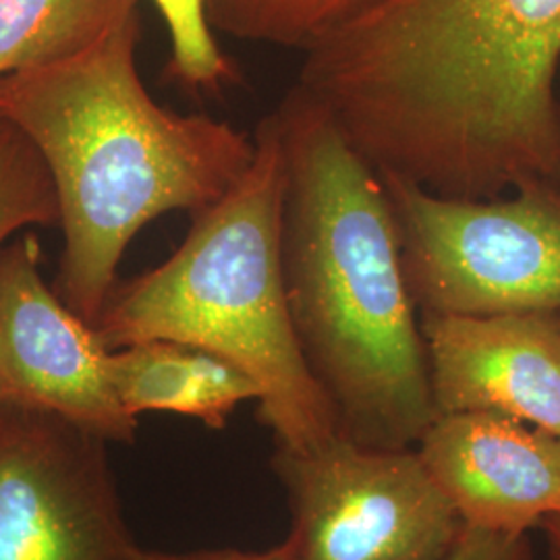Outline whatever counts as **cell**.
Segmentation results:
<instances>
[{"mask_svg": "<svg viewBox=\"0 0 560 560\" xmlns=\"http://www.w3.org/2000/svg\"><path fill=\"white\" fill-rule=\"evenodd\" d=\"M418 453L467 525L527 534L560 513V436L499 413L439 416Z\"/></svg>", "mask_w": 560, "mask_h": 560, "instance_id": "obj_10", "label": "cell"}, {"mask_svg": "<svg viewBox=\"0 0 560 560\" xmlns=\"http://www.w3.org/2000/svg\"><path fill=\"white\" fill-rule=\"evenodd\" d=\"M439 416L499 413L560 436V314H420Z\"/></svg>", "mask_w": 560, "mask_h": 560, "instance_id": "obj_9", "label": "cell"}, {"mask_svg": "<svg viewBox=\"0 0 560 560\" xmlns=\"http://www.w3.org/2000/svg\"><path fill=\"white\" fill-rule=\"evenodd\" d=\"M50 168L36 143L0 115V249L25 226H59Z\"/></svg>", "mask_w": 560, "mask_h": 560, "instance_id": "obj_14", "label": "cell"}, {"mask_svg": "<svg viewBox=\"0 0 560 560\" xmlns=\"http://www.w3.org/2000/svg\"><path fill=\"white\" fill-rule=\"evenodd\" d=\"M171 36L168 80L196 96H214L237 81V69L214 38L206 0H154Z\"/></svg>", "mask_w": 560, "mask_h": 560, "instance_id": "obj_15", "label": "cell"}, {"mask_svg": "<svg viewBox=\"0 0 560 560\" xmlns=\"http://www.w3.org/2000/svg\"><path fill=\"white\" fill-rule=\"evenodd\" d=\"M381 0H206L210 27L235 40L307 50Z\"/></svg>", "mask_w": 560, "mask_h": 560, "instance_id": "obj_13", "label": "cell"}, {"mask_svg": "<svg viewBox=\"0 0 560 560\" xmlns=\"http://www.w3.org/2000/svg\"><path fill=\"white\" fill-rule=\"evenodd\" d=\"M110 376L131 416L164 411L222 430L260 386L221 355L177 340H143L110 351Z\"/></svg>", "mask_w": 560, "mask_h": 560, "instance_id": "obj_11", "label": "cell"}, {"mask_svg": "<svg viewBox=\"0 0 560 560\" xmlns=\"http://www.w3.org/2000/svg\"><path fill=\"white\" fill-rule=\"evenodd\" d=\"M272 115L284 164L280 261L303 358L340 436L416 448L439 413L382 175L293 88Z\"/></svg>", "mask_w": 560, "mask_h": 560, "instance_id": "obj_2", "label": "cell"}, {"mask_svg": "<svg viewBox=\"0 0 560 560\" xmlns=\"http://www.w3.org/2000/svg\"><path fill=\"white\" fill-rule=\"evenodd\" d=\"M446 560H534V548L527 534H504L465 525Z\"/></svg>", "mask_w": 560, "mask_h": 560, "instance_id": "obj_16", "label": "cell"}, {"mask_svg": "<svg viewBox=\"0 0 560 560\" xmlns=\"http://www.w3.org/2000/svg\"><path fill=\"white\" fill-rule=\"evenodd\" d=\"M108 442L57 413L0 402V560H136Z\"/></svg>", "mask_w": 560, "mask_h": 560, "instance_id": "obj_7", "label": "cell"}, {"mask_svg": "<svg viewBox=\"0 0 560 560\" xmlns=\"http://www.w3.org/2000/svg\"><path fill=\"white\" fill-rule=\"evenodd\" d=\"M560 0H381L295 92L382 175L448 198L560 183Z\"/></svg>", "mask_w": 560, "mask_h": 560, "instance_id": "obj_1", "label": "cell"}, {"mask_svg": "<svg viewBox=\"0 0 560 560\" xmlns=\"http://www.w3.org/2000/svg\"><path fill=\"white\" fill-rule=\"evenodd\" d=\"M136 560H295V544L287 536L279 546L264 552H241V550H203L189 555H168V552H152L143 550Z\"/></svg>", "mask_w": 560, "mask_h": 560, "instance_id": "obj_17", "label": "cell"}, {"mask_svg": "<svg viewBox=\"0 0 560 560\" xmlns=\"http://www.w3.org/2000/svg\"><path fill=\"white\" fill-rule=\"evenodd\" d=\"M540 529L548 546V559L560 560V513L541 521Z\"/></svg>", "mask_w": 560, "mask_h": 560, "instance_id": "obj_18", "label": "cell"}, {"mask_svg": "<svg viewBox=\"0 0 560 560\" xmlns=\"http://www.w3.org/2000/svg\"><path fill=\"white\" fill-rule=\"evenodd\" d=\"M141 18L71 59L0 78V115L36 143L57 187L62 254L55 291L90 324L145 224L191 217L247 173L256 140L150 96L138 69Z\"/></svg>", "mask_w": 560, "mask_h": 560, "instance_id": "obj_3", "label": "cell"}, {"mask_svg": "<svg viewBox=\"0 0 560 560\" xmlns=\"http://www.w3.org/2000/svg\"><path fill=\"white\" fill-rule=\"evenodd\" d=\"M382 180L420 314H560V183L467 200Z\"/></svg>", "mask_w": 560, "mask_h": 560, "instance_id": "obj_5", "label": "cell"}, {"mask_svg": "<svg viewBox=\"0 0 560 560\" xmlns=\"http://www.w3.org/2000/svg\"><path fill=\"white\" fill-rule=\"evenodd\" d=\"M254 140L256 156L240 183L191 217L168 260L117 282L94 328L110 351L177 340L235 363L260 386V420L277 446L307 451L339 436V425L303 358L287 300L280 261L284 164L272 113Z\"/></svg>", "mask_w": 560, "mask_h": 560, "instance_id": "obj_4", "label": "cell"}, {"mask_svg": "<svg viewBox=\"0 0 560 560\" xmlns=\"http://www.w3.org/2000/svg\"><path fill=\"white\" fill-rule=\"evenodd\" d=\"M295 560H446L465 529L418 448L335 436L307 451L277 446Z\"/></svg>", "mask_w": 560, "mask_h": 560, "instance_id": "obj_6", "label": "cell"}, {"mask_svg": "<svg viewBox=\"0 0 560 560\" xmlns=\"http://www.w3.org/2000/svg\"><path fill=\"white\" fill-rule=\"evenodd\" d=\"M141 0H0V78L71 59L140 13Z\"/></svg>", "mask_w": 560, "mask_h": 560, "instance_id": "obj_12", "label": "cell"}, {"mask_svg": "<svg viewBox=\"0 0 560 560\" xmlns=\"http://www.w3.org/2000/svg\"><path fill=\"white\" fill-rule=\"evenodd\" d=\"M40 243L0 249V402L57 413L106 442L136 441L138 418L120 402L110 349L40 272Z\"/></svg>", "mask_w": 560, "mask_h": 560, "instance_id": "obj_8", "label": "cell"}]
</instances>
